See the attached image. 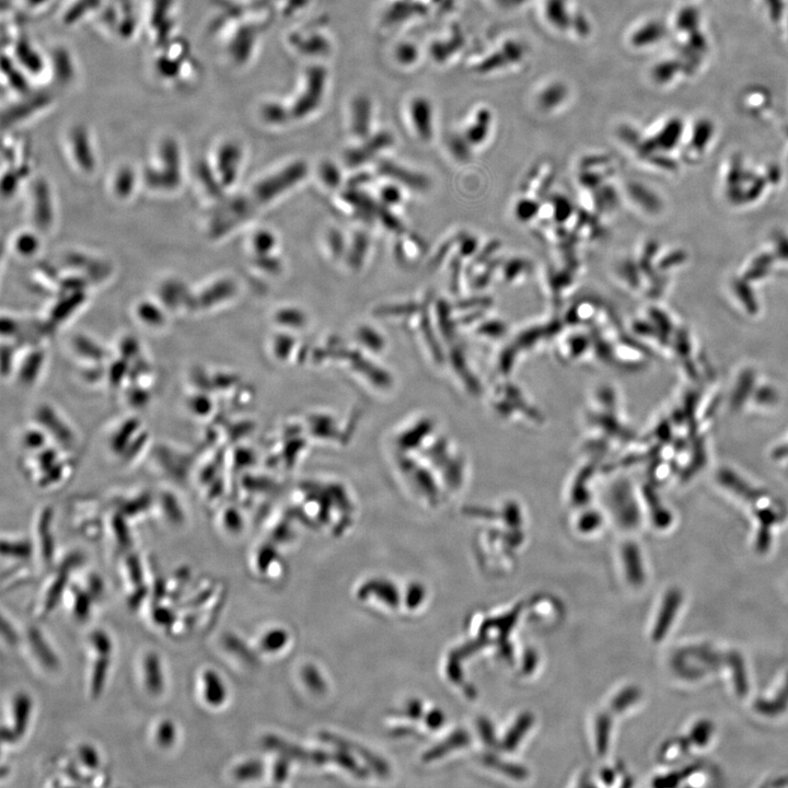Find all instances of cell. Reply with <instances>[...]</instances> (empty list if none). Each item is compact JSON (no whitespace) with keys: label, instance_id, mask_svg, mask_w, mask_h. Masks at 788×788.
Here are the masks:
<instances>
[{"label":"cell","instance_id":"obj_50","mask_svg":"<svg viewBox=\"0 0 788 788\" xmlns=\"http://www.w3.org/2000/svg\"><path fill=\"white\" fill-rule=\"evenodd\" d=\"M425 595V588L419 584H414L408 589L405 604H407L408 608L410 609H416L422 604L423 600L425 599Z\"/></svg>","mask_w":788,"mask_h":788},{"label":"cell","instance_id":"obj_3","mask_svg":"<svg viewBox=\"0 0 788 788\" xmlns=\"http://www.w3.org/2000/svg\"><path fill=\"white\" fill-rule=\"evenodd\" d=\"M264 746L266 748L280 752L283 757L288 759H295L306 763L326 764L336 763L347 771L353 773L357 778H366L368 771L359 766L355 759L349 755V752L342 751H323V750H309L304 749L288 741L275 737L268 736L264 738Z\"/></svg>","mask_w":788,"mask_h":788},{"label":"cell","instance_id":"obj_58","mask_svg":"<svg viewBox=\"0 0 788 788\" xmlns=\"http://www.w3.org/2000/svg\"><path fill=\"white\" fill-rule=\"evenodd\" d=\"M426 725L432 729L442 727L445 722V716L442 711L434 710L426 715Z\"/></svg>","mask_w":788,"mask_h":788},{"label":"cell","instance_id":"obj_6","mask_svg":"<svg viewBox=\"0 0 788 788\" xmlns=\"http://www.w3.org/2000/svg\"><path fill=\"white\" fill-rule=\"evenodd\" d=\"M307 172L308 167L304 162H296V164L286 167L275 173L274 176L261 181L253 190L254 199L259 203H268L276 199L288 189L295 187L306 177Z\"/></svg>","mask_w":788,"mask_h":788},{"label":"cell","instance_id":"obj_5","mask_svg":"<svg viewBox=\"0 0 788 788\" xmlns=\"http://www.w3.org/2000/svg\"><path fill=\"white\" fill-rule=\"evenodd\" d=\"M8 54L32 80L50 76L49 54L42 52L28 37L18 34L10 44Z\"/></svg>","mask_w":788,"mask_h":788},{"label":"cell","instance_id":"obj_16","mask_svg":"<svg viewBox=\"0 0 788 788\" xmlns=\"http://www.w3.org/2000/svg\"><path fill=\"white\" fill-rule=\"evenodd\" d=\"M320 738L323 741H326V743L332 744L347 752L349 751L355 752L357 756L367 761L370 768L374 769L379 775H387L389 773L388 764L384 760L375 756L374 753L368 751L367 749L359 745L353 744L349 740H345L341 737L329 733L320 734Z\"/></svg>","mask_w":788,"mask_h":788},{"label":"cell","instance_id":"obj_33","mask_svg":"<svg viewBox=\"0 0 788 788\" xmlns=\"http://www.w3.org/2000/svg\"><path fill=\"white\" fill-rule=\"evenodd\" d=\"M389 141L390 139L387 137L375 139V141L370 143L369 146L366 145L362 149L355 150V152H352L349 155H347L346 158L347 164H349L350 166H358L364 164V162L370 159V157L378 153L380 148L387 146Z\"/></svg>","mask_w":788,"mask_h":788},{"label":"cell","instance_id":"obj_51","mask_svg":"<svg viewBox=\"0 0 788 788\" xmlns=\"http://www.w3.org/2000/svg\"><path fill=\"white\" fill-rule=\"evenodd\" d=\"M329 246L334 257L339 258L342 256L345 242L343 235H341L340 231L338 230L331 231L329 235Z\"/></svg>","mask_w":788,"mask_h":788},{"label":"cell","instance_id":"obj_24","mask_svg":"<svg viewBox=\"0 0 788 788\" xmlns=\"http://www.w3.org/2000/svg\"><path fill=\"white\" fill-rule=\"evenodd\" d=\"M68 585L67 572L61 571L57 574L48 589L45 590L44 598L41 605L40 616L46 617L59 606L60 601L65 594Z\"/></svg>","mask_w":788,"mask_h":788},{"label":"cell","instance_id":"obj_11","mask_svg":"<svg viewBox=\"0 0 788 788\" xmlns=\"http://www.w3.org/2000/svg\"><path fill=\"white\" fill-rule=\"evenodd\" d=\"M241 160L242 150L236 142H225L218 147L214 170L224 188L231 187L237 180Z\"/></svg>","mask_w":788,"mask_h":788},{"label":"cell","instance_id":"obj_39","mask_svg":"<svg viewBox=\"0 0 788 788\" xmlns=\"http://www.w3.org/2000/svg\"><path fill=\"white\" fill-rule=\"evenodd\" d=\"M369 247V240L366 235L358 234L353 242L352 250L349 254V262L352 268H361Z\"/></svg>","mask_w":788,"mask_h":788},{"label":"cell","instance_id":"obj_22","mask_svg":"<svg viewBox=\"0 0 788 788\" xmlns=\"http://www.w3.org/2000/svg\"><path fill=\"white\" fill-rule=\"evenodd\" d=\"M28 640L34 656L46 669L55 670L60 666V660L46 642L45 637L37 628H32L28 633Z\"/></svg>","mask_w":788,"mask_h":788},{"label":"cell","instance_id":"obj_2","mask_svg":"<svg viewBox=\"0 0 788 788\" xmlns=\"http://www.w3.org/2000/svg\"><path fill=\"white\" fill-rule=\"evenodd\" d=\"M156 49L153 68L162 83L177 86L193 78L195 61L187 43L172 40Z\"/></svg>","mask_w":788,"mask_h":788},{"label":"cell","instance_id":"obj_18","mask_svg":"<svg viewBox=\"0 0 788 788\" xmlns=\"http://www.w3.org/2000/svg\"><path fill=\"white\" fill-rule=\"evenodd\" d=\"M203 700L210 708H220L227 699L225 683L213 669H206L202 676Z\"/></svg>","mask_w":788,"mask_h":788},{"label":"cell","instance_id":"obj_27","mask_svg":"<svg viewBox=\"0 0 788 788\" xmlns=\"http://www.w3.org/2000/svg\"><path fill=\"white\" fill-rule=\"evenodd\" d=\"M111 657L97 656L94 666L91 668L90 675V694L94 699H98L102 694L109 676Z\"/></svg>","mask_w":788,"mask_h":788},{"label":"cell","instance_id":"obj_60","mask_svg":"<svg viewBox=\"0 0 788 788\" xmlns=\"http://www.w3.org/2000/svg\"><path fill=\"white\" fill-rule=\"evenodd\" d=\"M405 714H407L411 720H420L423 715V704L420 700H411L407 708H405Z\"/></svg>","mask_w":788,"mask_h":788},{"label":"cell","instance_id":"obj_34","mask_svg":"<svg viewBox=\"0 0 788 788\" xmlns=\"http://www.w3.org/2000/svg\"><path fill=\"white\" fill-rule=\"evenodd\" d=\"M177 737V726L171 720L161 721L155 729L156 744L162 749H170L175 746Z\"/></svg>","mask_w":788,"mask_h":788},{"label":"cell","instance_id":"obj_40","mask_svg":"<svg viewBox=\"0 0 788 788\" xmlns=\"http://www.w3.org/2000/svg\"><path fill=\"white\" fill-rule=\"evenodd\" d=\"M2 552L3 555L8 556V558L26 560L30 558L32 554V548H31V544L26 541H19V542L3 541Z\"/></svg>","mask_w":788,"mask_h":788},{"label":"cell","instance_id":"obj_41","mask_svg":"<svg viewBox=\"0 0 788 788\" xmlns=\"http://www.w3.org/2000/svg\"><path fill=\"white\" fill-rule=\"evenodd\" d=\"M288 641V634L284 630H274L266 634L261 641V650L273 653L282 650Z\"/></svg>","mask_w":788,"mask_h":788},{"label":"cell","instance_id":"obj_42","mask_svg":"<svg viewBox=\"0 0 788 788\" xmlns=\"http://www.w3.org/2000/svg\"><path fill=\"white\" fill-rule=\"evenodd\" d=\"M152 619L161 628H172L177 622V613L168 606L157 605L152 611Z\"/></svg>","mask_w":788,"mask_h":788},{"label":"cell","instance_id":"obj_48","mask_svg":"<svg viewBox=\"0 0 788 788\" xmlns=\"http://www.w3.org/2000/svg\"><path fill=\"white\" fill-rule=\"evenodd\" d=\"M126 571L127 576H129V581L132 583L134 588L145 586L142 566L139 564L136 558H133V556L132 558L127 559Z\"/></svg>","mask_w":788,"mask_h":788},{"label":"cell","instance_id":"obj_56","mask_svg":"<svg viewBox=\"0 0 788 788\" xmlns=\"http://www.w3.org/2000/svg\"><path fill=\"white\" fill-rule=\"evenodd\" d=\"M416 305L409 303V304H401V305H394V306H386V308H382L378 310L379 314L382 315H392V314H411L416 309Z\"/></svg>","mask_w":788,"mask_h":788},{"label":"cell","instance_id":"obj_4","mask_svg":"<svg viewBox=\"0 0 788 788\" xmlns=\"http://www.w3.org/2000/svg\"><path fill=\"white\" fill-rule=\"evenodd\" d=\"M179 25L177 0H150L146 14V29L156 48L173 40Z\"/></svg>","mask_w":788,"mask_h":788},{"label":"cell","instance_id":"obj_46","mask_svg":"<svg viewBox=\"0 0 788 788\" xmlns=\"http://www.w3.org/2000/svg\"><path fill=\"white\" fill-rule=\"evenodd\" d=\"M597 728V745L600 755H605L609 744L610 721L608 716L599 717Z\"/></svg>","mask_w":788,"mask_h":788},{"label":"cell","instance_id":"obj_47","mask_svg":"<svg viewBox=\"0 0 788 788\" xmlns=\"http://www.w3.org/2000/svg\"><path fill=\"white\" fill-rule=\"evenodd\" d=\"M320 177L324 184L331 189H336L341 183V175L338 168L330 162H326L320 168Z\"/></svg>","mask_w":788,"mask_h":788},{"label":"cell","instance_id":"obj_29","mask_svg":"<svg viewBox=\"0 0 788 788\" xmlns=\"http://www.w3.org/2000/svg\"><path fill=\"white\" fill-rule=\"evenodd\" d=\"M197 176H199L201 183L208 192L207 194H210L214 199L223 197L224 187L220 183L214 168L208 165L207 162L202 161L197 166Z\"/></svg>","mask_w":788,"mask_h":788},{"label":"cell","instance_id":"obj_49","mask_svg":"<svg viewBox=\"0 0 788 788\" xmlns=\"http://www.w3.org/2000/svg\"><path fill=\"white\" fill-rule=\"evenodd\" d=\"M640 697L639 690L635 688H629L628 690L623 691L613 702V708L617 712L624 711L625 709L629 708L630 705L634 704L637 699Z\"/></svg>","mask_w":788,"mask_h":788},{"label":"cell","instance_id":"obj_55","mask_svg":"<svg viewBox=\"0 0 788 788\" xmlns=\"http://www.w3.org/2000/svg\"><path fill=\"white\" fill-rule=\"evenodd\" d=\"M213 594H214V589L212 587H208L200 591L199 594H197L195 597L189 600L188 605L185 606V608H193V609L199 608L202 605H204L206 601L210 600Z\"/></svg>","mask_w":788,"mask_h":788},{"label":"cell","instance_id":"obj_52","mask_svg":"<svg viewBox=\"0 0 788 788\" xmlns=\"http://www.w3.org/2000/svg\"><path fill=\"white\" fill-rule=\"evenodd\" d=\"M277 319L286 323H294L296 326H298V324L304 322L305 317L303 312H300L299 310L285 309L278 312Z\"/></svg>","mask_w":788,"mask_h":788},{"label":"cell","instance_id":"obj_63","mask_svg":"<svg viewBox=\"0 0 788 788\" xmlns=\"http://www.w3.org/2000/svg\"><path fill=\"white\" fill-rule=\"evenodd\" d=\"M19 736L16 734L15 730L11 726L3 725L2 727V743L7 745L16 744L19 740Z\"/></svg>","mask_w":788,"mask_h":788},{"label":"cell","instance_id":"obj_30","mask_svg":"<svg viewBox=\"0 0 788 788\" xmlns=\"http://www.w3.org/2000/svg\"><path fill=\"white\" fill-rule=\"evenodd\" d=\"M73 595V614L78 620H86L90 616L92 604L95 600L88 593L87 589H81L77 586L72 587Z\"/></svg>","mask_w":788,"mask_h":788},{"label":"cell","instance_id":"obj_44","mask_svg":"<svg viewBox=\"0 0 788 788\" xmlns=\"http://www.w3.org/2000/svg\"><path fill=\"white\" fill-rule=\"evenodd\" d=\"M713 733V725L708 721L699 722L691 732V740L695 746L704 747L709 743Z\"/></svg>","mask_w":788,"mask_h":788},{"label":"cell","instance_id":"obj_61","mask_svg":"<svg viewBox=\"0 0 788 788\" xmlns=\"http://www.w3.org/2000/svg\"><path fill=\"white\" fill-rule=\"evenodd\" d=\"M2 635L8 644H15L17 642L18 636L16 630L5 617L2 619Z\"/></svg>","mask_w":788,"mask_h":788},{"label":"cell","instance_id":"obj_13","mask_svg":"<svg viewBox=\"0 0 788 788\" xmlns=\"http://www.w3.org/2000/svg\"><path fill=\"white\" fill-rule=\"evenodd\" d=\"M53 100L49 96H34L33 92L27 96L17 98L16 103L11 104L4 113V125L13 127L31 119L37 113L51 106Z\"/></svg>","mask_w":788,"mask_h":788},{"label":"cell","instance_id":"obj_25","mask_svg":"<svg viewBox=\"0 0 788 788\" xmlns=\"http://www.w3.org/2000/svg\"><path fill=\"white\" fill-rule=\"evenodd\" d=\"M470 743V737L465 730H457L451 734L447 739L440 743L438 746L426 751L423 760L426 762L434 761L443 758L448 752L467 746Z\"/></svg>","mask_w":788,"mask_h":788},{"label":"cell","instance_id":"obj_21","mask_svg":"<svg viewBox=\"0 0 788 788\" xmlns=\"http://www.w3.org/2000/svg\"><path fill=\"white\" fill-rule=\"evenodd\" d=\"M33 701L28 693H18L11 705V727L14 728L19 738L26 735L31 721Z\"/></svg>","mask_w":788,"mask_h":788},{"label":"cell","instance_id":"obj_8","mask_svg":"<svg viewBox=\"0 0 788 788\" xmlns=\"http://www.w3.org/2000/svg\"><path fill=\"white\" fill-rule=\"evenodd\" d=\"M251 211L250 202L242 197L220 206L210 223V236L220 238L247 219Z\"/></svg>","mask_w":788,"mask_h":788},{"label":"cell","instance_id":"obj_20","mask_svg":"<svg viewBox=\"0 0 788 788\" xmlns=\"http://www.w3.org/2000/svg\"><path fill=\"white\" fill-rule=\"evenodd\" d=\"M372 595L386 602L391 608H398L400 605L399 590L390 582L379 581V579L376 581L375 579V581L367 582L357 591V597L362 600Z\"/></svg>","mask_w":788,"mask_h":788},{"label":"cell","instance_id":"obj_12","mask_svg":"<svg viewBox=\"0 0 788 788\" xmlns=\"http://www.w3.org/2000/svg\"><path fill=\"white\" fill-rule=\"evenodd\" d=\"M237 293V284L230 278H222L193 294L190 311H202L222 305Z\"/></svg>","mask_w":788,"mask_h":788},{"label":"cell","instance_id":"obj_57","mask_svg":"<svg viewBox=\"0 0 788 788\" xmlns=\"http://www.w3.org/2000/svg\"><path fill=\"white\" fill-rule=\"evenodd\" d=\"M17 2H20L21 6L25 7L26 10L36 13V11L45 10L52 3V0H17Z\"/></svg>","mask_w":788,"mask_h":788},{"label":"cell","instance_id":"obj_37","mask_svg":"<svg viewBox=\"0 0 788 788\" xmlns=\"http://www.w3.org/2000/svg\"><path fill=\"white\" fill-rule=\"evenodd\" d=\"M89 642L92 647V651H94L97 656H112L113 642L110 635L106 631L95 630L90 634Z\"/></svg>","mask_w":788,"mask_h":788},{"label":"cell","instance_id":"obj_54","mask_svg":"<svg viewBox=\"0 0 788 788\" xmlns=\"http://www.w3.org/2000/svg\"><path fill=\"white\" fill-rule=\"evenodd\" d=\"M87 590L95 601L101 598L104 593V584L102 579L97 575H91L87 584Z\"/></svg>","mask_w":788,"mask_h":788},{"label":"cell","instance_id":"obj_10","mask_svg":"<svg viewBox=\"0 0 788 788\" xmlns=\"http://www.w3.org/2000/svg\"><path fill=\"white\" fill-rule=\"evenodd\" d=\"M31 213L34 225L41 231L51 229L54 222L53 195L44 179L34 181L31 190Z\"/></svg>","mask_w":788,"mask_h":788},{"label":"cell","instance_id":"obj_9","mask_svg":"<svg viewBox=\"0 0 788 788\" xmlns=\"http://www.w3.org/2000/svg\"><path fill=\"white\" fill-rule=\"evenodd\" d=\"M48 54L52 80L61 86L75 83L79 75V66L72 50L65 44H56Z\"/></svg>","mask_w":788,"mask_h":788},{"label":"cell","instance_id":"obj_15","mask_svg":"<svg viewBox=\"0 0 788 788\" xmlns=\"http://www.w3.org/2000/svg\"><path fill=\"white\" fill-rule=\"evenodd\" d=\"M682 596L678 589L668 591L663 607L660 609L657 622L653 631V639L655 642H660L667 635L672 622L676 618V614L681 605Z\"/></svg>","mask_w":788,"mask_h":788},{"label":"cell","instance_id":"obj_45","mask_svg":"<svg viewBox=\"0 0 788 788\" xmlns=\"http://www.w3.org/2000/svg\"><path fill=\"white\" fill-rule=\"evenodd\" d=\"M303 678L308 688L316 693L326 691V681L323 680L320 672L314 666H307L303 670Z\"/></svg>","mask_w":788,"mask_h":788},{"label":"cell","instance_id":"obj_7","mask_svg":"<svg viewBox=\"0 0 788 788\" xmlns=\"http://www.w3.org/2000/svg\"><path fill=\"white\" fill-rule=\"evenodd\" d=\"M67 148L75 165L81 172H94L97 167V154L88 127L83 123L75 124L66 135Z\"/></svg>","mask_w":788,"mask_h":788},{"label":"cell","instance_id":"obj_31","mask_svg":"<svg viewBox=\"0 0 788 788\" xmlns=\"http://www.w3.org/2000/svg\"><path fill=\"white\" fill-rule=\"evenodd\" d=\"M728 663L733 670L735 687L739 697H746L749 686L743 658L737 653H732L728 655Z\"/></svg>","mask_w":788,"mask_h":788},{"label":"cell","instance_id":"obj_28","mask_svg":"<svg viewBox=\"0 0 788 788\" xmlns=\"http://www.w3.org/2000/svg\"><path fill=\"white\" fill-rule=\"evenodd\" d=\"M165 310L167 309L161 304H155L153 301L144 300L137 305L136 316L145 323L146 326L159 328L164 326L166 322Z\"/></svg>","mask_w":788,"mask_h":788},{"label":"cell","instance_id":"obj_43","mask_svg":"<svg viewBox=\"0 0 788 788\" xmlns=\"http://www.w3.org/2000/svg\"><path fill=\"white\" fill-rule=\"evenodd\" d=\"M252 245L258 256H265V254H270L274 249L275 238L270 231L261 230L253 236Z\"/></svg>","mask_w":788,"mask_h":788},{"label":"cell","instance_id":"obj_14","mask_svg":"<svg viewBox=\"0 0 788 788\" xmlns=\"http://www.w3.org/2000/svg\"><path fill=\"white\" fill-rule=\"evenodd\" d=\"M193 292L180 280L165 281L159 287L158 297L160 304L168 310L191 309Z\"/></svg>","mask_w":788,"mask_h":788},{"label":"cell","instance_id":"obj_38","mask_svg":"<svg viewBox=\"0 0 788 788\" xmlns=\"http://www.w3.org/2000/svg\"><path fill=\"white\" fill-rule=\"evenodd\" d=\"M263 771L264 767L261 762L248 761L239 764V766L234 769L233 775L237 781L246 782L260 778V776L263 774Z\"/></svg>","mask_w":788,"mask_h":788},{"label":"cell","instance_id":"obj_62","mask_svg":"<svg viewBox=\"0 0 788 788\" xmlns=\"http://www.w3.org/2000/svg\"><path fill=\"white\" fill-rule=\"evenodd\" d=\"M286 759L287 758L284 757L282 760L276 763L274 771V780L276 783H282L286 779L289 768V763Z\"/></svg>","mask_w":788,"mask_h":788},{"label":"cell","instance_id":"obj_35","mask_svg":"<svg viewBox=\"0 0 788 788\" xmlns=\"http://www.w3.org/2000/svg\"><path fill=\"white\" fill-rule=\"evenodd\" d=\"M532 723L533 717L529 714L519 717L518 722L504 740V748L506 750H514L520 743V740L523 739L524 735L528 732Z\"/></svg>","mask_w":788,"mask_h":788},{"label":"cell","instance_id":"obj_36","mask_svg":"<svg viewBox=\"0 0 788 788\" xmlns=\"http://www.w3.org/2000/svg\"><path fill=\"white\" fill-rule=\"evenodd\" d=\"M80 766L87 771L96 772L101 767V758L98 750L89 744L80 745L77 749Z\"/></svg>","mask_w":788,"mask_h":788},{"label":"cell","instance_id":"obj_53","mask_svg":"<svg viewBox=\"0 0 788 788\" xmlns=\"http://www.w3.org/2000/svg\"><path fill=\"white\" fill-rule=\"evenodd\" d=\"M256 264L262 270L268 271L270 273L280 272L282 268L281 263L276 259L269 257V254H265V256H258Z\"/></svg>","mask_w":788,"mask_h":788},{"label":"cell","instance_id":"obj_23","mask_svg":"<svg viewBox=\"0 0 788 788\" xmlns=\"http://www.w3.org/2000/svg\"><path fill=\"white\" fill-rule=\"evenodd\" d=\"M379 171L382 175L396 180L404 184L405 187L413 190H424L428 187V180L422 175H419V173L390 164V162H382Z\"/></svg>","mask_w":788,"mask_h":788},{"label":"cell","instance_id":"obj_59","mask_svg":"<svg viewBox=\"0 0 788 788\" xmlns=\"http://www.w3.org/2000/svg\"><path fill=\"white\" fill-rule=\"evenodd\" d=\"M381 196H382V200H384L385 203L391 205L398 204L402 199V195L399 189L396 187L385 188L384 190H382Z\"/></svg>","mask_w":788,"mask_h":788},{"label":"cell","instance_id":"obj_1","mask_svg":"<svg viewBox=\"0 0 788 788\" xmlns=\"http://www.w3.org/2000/svg\"><path fill=\"white\" fill-rule=\"evenodd\" d=\"M157 158L158 164L144 171L147 187L157 192L176 191L182 183V153L175 137L165 136L160 139Z\"/></svg>","mask_w":788,"mask_h":788},{"label":"cell","instance_id":"obj_32","mask_svg":"<svg viewBox=\"0 0 788 788\" xmlns=\"http://www.w3.org/2000/svg\"><path fill=\"white\" fill-rule=\"evenodd\" d=\"M40 239L36 234L26 231V233L19 234L14 242V249L18 256L22 258H31L36 256L40 250Z\"/></svg>","mask_w":788,"mask_h":788},{"label":"cell","instance_id":"obj_26","mask_svg":"<svg viewBox=\"0 0 788 788\" xmlns=\"http://www.w3.org/2000/svg\"><path fill=\"white\" fill-rule=\"evenodd\" d=\"M137 185V173L130 166H123L117 172L112 182L113 193L121 200L130 199Z\"/></svg>","mask_w":788,"mask_h":788},{"label":"cell","instance_id":"obj_17","mask_svg":"<svg viewBox=\"0 0 788 788\" xmlns=\"http://www.w3.org/2000/svg\"><path fill=\"white\" fill-rule=\"evenodd\" d=\"M144 686L149 694L158 697L165 691V676L161 659L154 652L148 653L143 660Z\"/></svg>","mask_w":788,"mask_h":788},{"label":"cell","instance_id":"obj_19","mask_svg":"<svg viewBox=\"0 0 788 788\" xmlns=\"http://www.w3.org/2000/svg\"><path fill=\"white\" fill-rule=\"evenodd\" d=\"M86 300L85 291H69L67 295L62 297L50 311L49 326L56 327L69 317H72L74 312L84 304Z\"/></svg>","mask_w":788,"mask_h":788}]
</instances>
